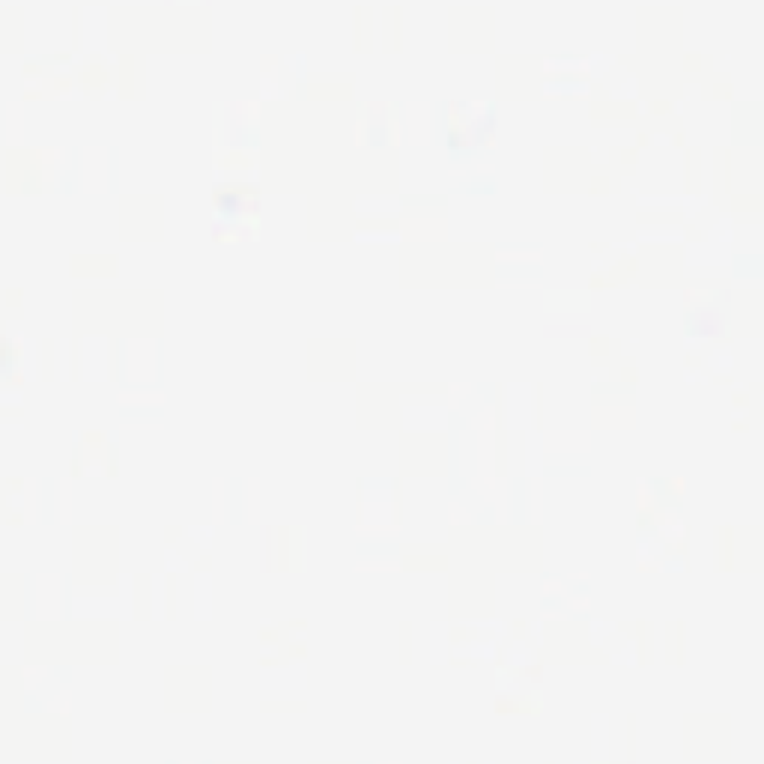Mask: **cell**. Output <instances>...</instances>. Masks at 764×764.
Listing matches in <instances>:
<instances>
[{
    "mask_svg": "<svg viewBox=\"0 0 764 764\" xmlns=\"http://www.w3.org/2000/svg\"><path fill=\"white\" fill-rule=\"evenodd\" d=\"M723 313L720 311H699L693 320H690V331H693V335H705V338H717V335H723Z\"/></svg>",
    "mask_w": 764,
    "mask_h": 764,
    "instance_id": "obj_1",
    "label": "cell"
}]
</instances>
